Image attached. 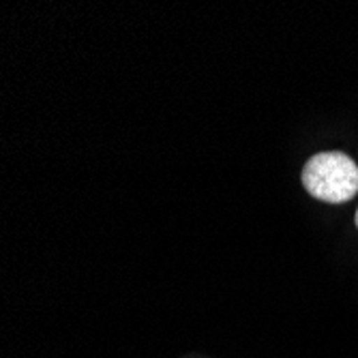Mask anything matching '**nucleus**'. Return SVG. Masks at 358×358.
Here are the masks:
<instances>
[{"label": "nucleus", "mask_w": 358, "mask_h": 358, "mask_svg": "<svg viewBox=\"0 0 358 358\" xmlns=\"http://www.w3.org/2000/svg\"><path fill=\"white\" fill-rule=\"evenodd\" d=\"M303 185L322 202H348L358 191L356 161L345 152H320L313 155L303 168Z\"/></svg>", "instance_id": "f257e3e1"}, {"label": "nucleus", "mask_w": 358, "mask_h": 358, "mask_svg": "<svg viewBox=\"0 0 358 358\" xmlns=\"http://www.w3.org/2000/svg\"><path fill=\"white\" fill-rule=\"evenodd\" d=\"M354 221H356V227H358V210H356V217H354Z\"/></svg>", "instance_id": "f03ea898"}]
</instances>
